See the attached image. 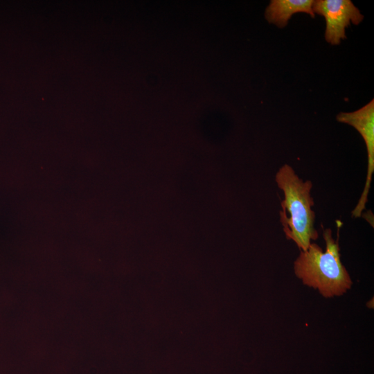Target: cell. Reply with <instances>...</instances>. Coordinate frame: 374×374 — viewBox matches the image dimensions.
Listing matches in <instances>:
<instances>
[{"label":"cell","mask_w":374,"mask_h":374,"mask_svg":"<svg viewBox=\"0 0 374 374\" xmlns=\"http://www.w3.org/2000/svg\"><path fill=\"white\" fill-rule=\"evenodd\" d=\"M275 181L283 190L280 221L287 240L295 242L300 251H305L310 243L319 238L314 228V205L311 195L312 183L303 181L288 164H284L277 171Z\"/></svg>","instance_id":"1"},{"label":"cell","mask_w":374,"mask_h":374,"mask_svg":"<svg viewBox=\"0 0 374 374\" xmlns=\"http://www.w3.org/2000/svg\"><path fill=\"white\" fill-rule=\"evenodd\" d=\"M326 250L312 242L305 251H300L294 262L296 276L303 283L319 290L325 298L341 296L350 289L352 280L340 259L339 246L330 229H323Z\"/></svg>","instance_id":"2"},{"label":"cell","mask_w":374,"mask_h":374,"mask_svg":"<svg viewBox=\"0 0 374 374\" xmlns=\"http://www.w3.org/2000/svg\"><path fill=\"white\" fill-rule=\"evenodd\" d=\"M337 121L353 127L362 136L366 147L368 170L366 183L359 199L352 211L353 217H359L366 208L374 172V100L372 99L355 112H340L337 115Z\"/></svg>","instance_id":"3"},{"label":"cell","mask_w":374,"mask_h":374,"mask_svg":"<svg viewBox=\"0 0 374 374\" xmlns=\"http://www.w3.org/2000/svg\"><path fill=\"white\" fill-rule=\"evenodd\" d=\"M312 11L324 17L325 39L332 45H338L346 39V28L351 23L358 25L364 19V15L350 0L314 1Z\"/></svg>","instance_id":"4"},{"label":"cell","mask_w":374,"mask_h":374,"mask_svg":"<svg viewBox=\"0 0 374 374\" xmlns=\"http://www.w3.org/2000/svg\"><path fill=\"white\" fill-rule=\"evenodd\" d=\"M313 3L312 0H271L265 9V16L269 23L284 28L297 12H305L314 18Z\"/></svg>","instance_id":"5"}]
</instances>
